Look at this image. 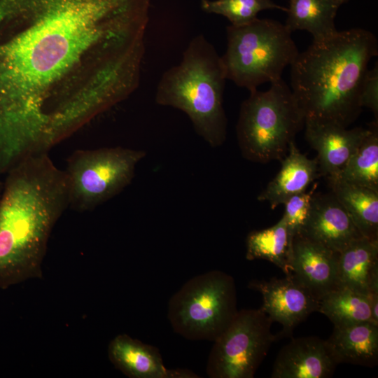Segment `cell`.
<instances>
[{"instance_id":"obj_1","label":"cell","mask_w":378,"mask_h":378,"mask_svg":"<svg viewBox=\"0 0 378 378\" xmlns=\"http://www.w3.org/2000/svg\"><path fill=\"white\" fill-rule=\"evenodd\" d=\"M150 0H0V165L48 152L139 86Z\"/></svg>"},{"instance_id":"obj_2","label":"cell","mask_w":378,"mask_h":378,"mask_svg":"<svg viewBox=\"0 0 378 378\" xmlns=\"http://www.w3.org/2000/svg\"><path fill=\"white\" fill-rule=\"evenodd\" d=\"M0 196V288L41 279L51 232L69 207L64 170L48 152L31 155L8 172Z\"/></svg>"},{"instance_id":"obj_3","label":"cell","mask_w":378,"mask_h":378,"mask_svg":"<svg viewBox=\"0 0 378 378\" xmlns=\"http://www.w3.org/2000/svg\"><path fill=\"white\" fill-rule=\"evenodd\" d=\"M378 43L370 31H337L312 42L290 66V89L305 119L347 127L360 113L359 90Z\"/></svg>"},{"instance_id":"obj_4","label":"cell","mask_w":378,"mask_h":378,"mask_svg":"<svg viewBox=\"0 0 378 378\" xmlns=\"http://www.w3.org/2000/svg\"><path fill=\"white\" fill-rule=\"evenodd\" d=\"M226 79L221 56L198 35L189 43L181 62L162 75L155 102L183 111L196 132L211 147H218L227 133L223 105Z\"/></svg>"},{"instance_id":"obj_5","label":"cell","mask_w":378,"mask_h":378,"mask_svg":"<svg viewBox=\"0 0 378 378\" xmlns=\"http://www.w3.org/2000/svg\"><path fill=\"white\" fill-rule=\"evenodd\" d=\"M304 120L290 88L282 78L271 83L267 90L251 91L241 105L236 127L241 155L255 162L281 161Z\"/></svg>"},{"instance_id":"obj_6","label":"cell","mask_w":378,"mask_h":378,"mask_svg":"<svg viewBox=\"0 0 378 378\" xmlns=\"http://www.w3.org/2000/svg\"><path fill=\"white\" fill-rule=\"evenodd\" d=\"M226 31L227 49L221 56L226 78L249 92L281 79L299 53L292 32L276 20L256 18Z\"/></svg>"},{"instance_id":"obj_7","label":"cell","mask_w":378,"mask_h":378,"mask_svg":"<svg viewBox=\"0 0 378 378\" xmlns=\"http://www.w3.org/2000/svg\"><path fill=\"white\" fill-rule=\"evenodd\" d=\"M237 312L233 277L216 270L187 281L171 297L167 318L174 331L183 337L214 342Z\"/></svg>"},{"instance_id":"obj_8","label":"cell","mask_w":378,"mask_h":378,"mask_svg":"<svg viewBox=\"0 0 378 378\" xmlns=\"http://www.w3.org/2000/svg\"><path fill=\"white\" fill-rule=\"evenodd\" d=\"M143 150L120 146L79 149L67 159L64 170L69 186V206L78 211L94 209L128 186Z\"/></svg>"},{"instance_id":"obj_9","label":"cell","mask_w":378,"mask_h":378,"mask_svg":"<svg viewBox=\"0 0 378 378\" xmlns=\"http://www.w3.org/2000/svg\"><path fill=\"white\" fill-rule=\"evenodd\" d=\"M273 321L260 308L241 309L214 342L206 363L210 378H253L272 344Z\"/></svg>"},{"instance_id":"obj_10","label":"cell","mask_w":378,"mask_h":378,"mask_svg":"<svg viewBox=\"0 0 378 378\" xmlns=\"http://www.w3.org/2000/svg\"><path fill=\"white\" fill-rule=\"evenodd\" d=\"M248 287L261 293L260 309L273 322L282 325L278 337L292 334L300 323L319 309L320 300L291 273L281 279L253 280Z\"/></svg>"},{"instance_id":"obj_11","label":"cell","mask_w":378,"mask_h":378,"mask_svg":"<svg viewBox=\"0 0 378 378\" xmlns=\"http://www.w3.org/2000/svg\"><path fill=\"white\" fill-rule=\"evenodd\" d=\"M338 255L304 235L296 234L293 238L289 273L320 300L339 286Z\"/></svg>"},{"instance_id":"obj_12","label":"cell","mask_w":378,"mask_h":378,"mask_svg":"<svg viewBox=\"0 0 378 378\" xmlns=\"http://www.w3.org/2000/svg\"><path fill=\"white\" fill-rule=\"evenodd\" d=\"M305 137L317 152L316 160L323 175L339 176L348 160L369 132V128L348 130L336 124L305 119Z\"/></svg>"},{"instance_id":"obj_13","label":"cell","mask_w":378,"mask_h":378,"mask_svg":"<svg viewBox=\"0 0 378 378\" xmlns=\"http://www.w3.org/2000/svg\"><path fill=\"white\" fill-rule=\"evenodd\" d=\"M300 234L338 253L363 237L332 192L313 194Z\"/></svg>"},{"instance_id":"obj_14","label":"cell","mask_w":378,"mask_h":378,"mask_svg":"<svg viewBox=\"0 0 378 378\" xmlns=\"http://www.w3.org/2000/svg\"><path fill=\"white\" fill-rule=\"evenodd\" d=\"M337 365L326 340L314 336L294 338L279 352L271 377L327 378Z\"/></svg>"},{"instance_id":"obj_15","label":"cell","mask_w":378,"mask_h":378,"mask_svg":"<svg viewBox=\"0 0 378 378\" xmlns=\"http://www.w3.org/2000/svg\"><path fill=\"white\" fill-rule=\"evenodd\" d=\"M108 356L114 367L130 378H197L188 369H168L159 350L147 344L120 334L108 346Z\"/></svg>"},{"instance_id":"obj_16","label":"cell","mask_w":378,"mask_h":378,"mask_svg":"<svg viewBox=\"0 0 378 378\" xmlns=\"http://www.w3.org/2000/svg\"><path fill=\"white\" fill-rule=\"evenodd\" d=\"M339 286L370 295L378 291V239L361 237L339 253Z\"/></svg>"},{"instance_id":"obj_17","label":"cell","mask_w":378,"mask_h":378,"mask_svg":"<svg viewBox=\"0 0 378 378\" xmlns=\"http://www.w3.org/2000/svg\"><path fill=\"white\" fill-rule=\"evenodd\" d=\"M326 342L337 365L374 367L378 363V324L372 321L334 326Z\"/></svg>"},{"instance_id":"obj_18","label":"cell","mask_w":378,"mask_h":378,"mask_svg":"<svg viewBox=\"0 0 378 378\" xmlns=\"http://www.w3.org/2000/svg\"><path fill=\"white\" fill-rule=\"evenodd\" d=\"M281 161L279 172L258 197L259 201L268 202L273 209L290 197L304 192L318 170L316 158L311 160L301 153L295 141L290 144L287 155Z\"/></svg>"},{"instance_id":"obj_19","label":"cell","mask_w":378,"mask_h":378,"mask_svg":"<svg viewBox=\"0 0 378 378\" xmlns=\"http://www.w3.org/2000/svg\"><path fill=\"white\" fill-rule=\"evenodd\" d=\"M332 192L361 234L378 239V192L340 177L329 178Z\"/></svg>"},{"instance_id":"obj_20","label":"cell","mask_w":378,"mask_h":378,"mask_svg":"<svg viewBox=\"0 0 378 378\" xmlns=\"http://www.w3.org/2000/svg\"><path fill=\"white\" fill-rule=\"evenodd\" d=\"M340 5L335 0H289L285 25L290 31L305 30L321 42L337 32L335 18Z\"/></svg>"},{"instance_id":"obj_21","label":"cell","mask_w":378,"mask_h":378,"mask_svg":"<svg viewBox=\"0 0 378 378\" xmlns=\"http://www.w3.org/2000/svg\"><path fill=\"white\" fill-rule=\"evenodd\" d=\"M293 237L285 218L274 225L251 232L246 237V258L263 259L279 267L286 274L289 273Z\"/></svg>"},{"instance_id":"obj_22","label":"cell","mask_w":378,"mask_h":378,"mask_svg":"<svg viewBox=\"0 0 378 378\" xmlns=\"http://www.w3.org/2000/svg\"><path fill=\"white\" fill-rule=\"evenodd\" d=\"M318 312L326 315L334 326L372 321L371 295L338 286L323 295Z\"/></svg>"},{"instance_id":"obj_23","label":"cell","mask_w":378,"mask_h":378,"mask_svg":"<svg viewBox=\"0 0 378 378\" xmlns=\"http://www.w3.org/2000/svg\"><path fill=\"white\" fill-rule=\"evenodd\" d=\"M337 177L378 192L377 121L370 125L368 133Z\"/></svg>"},{"instance_id":"obj_24","label":"cell","mask_w":378,"mask_h":378,"mask_svg":"<svg viewBox=\"0 0 378 378\" xmlns=\"http://www.w3.org/2000/svg\"><path fill=\"white\" fill-rule=\"evenodd\" d=\"M201 8L207 13L225 17L235 27L253 21L262 10L287 11V8L276 4L272 0H202Z\"/></svg>"},{"instance_id":"obj_25","label":"cell","mask_w":378,"mask_h":378,"mask_svg":"<svg viewBox=\"0 0 378 378\" xmlns=\"http://www.w3.org/2000/svg\"><path fill=\"white\" fill-rule=\"evenodd\" d=\"M313 194V190L304 191L290 197L283 204L285 207L283 217L293 238L300 234L306 225Z\"/></svg>"},{"instance_id":"obj_26","label":"cell","mask_w":378,"mask_h":378,"mask_svg":"<svg viewBox=\"0 0 378 378\" xmlns=\"http://www.w3.org/2000/svg\"><path fill=\"white\" fill-rule=\"evenodd\" d=\"M360 106L370 108L377 120L378 116V65L366 71L359 90Z\"/></svg>"},{"instance_id":"obj_27","label":"cell","mask_w":378,"mask_h":378,"mask_svg":"<svg viewBox=\"0 0 378 378\" xmlns=\"http://www.w3.org/2000/svg\"><path fill=\"white\" fill-rule=\"evenodd\" d=\"M335 1H336L341 6L342 4L345 3L348 0H335Z\"/></svg>"},{"instance_id":"obj_28","label":"cell","mask_w":378,"mask_h":378,"mask_svg":"<svg viewBox=\"0 0 378 378\" xmlns=\"http://www.w3.org/2000/svg\"><path fill=\"white\" fill-rule=\"evenodd\" d=\"M1 192H0V196H1Z\"/></svg>"}]
</instances>
